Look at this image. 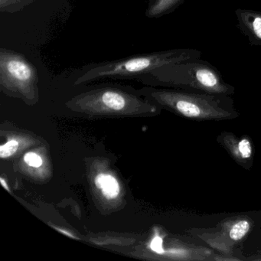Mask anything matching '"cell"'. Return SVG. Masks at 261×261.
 I'll return each mask as SVG.
<instances>
[{"mask_svg": "<svg viewBox=\"0 0 261 261\" xmlns=\"http://www.w3.org/2000/svg\"><path fill=\"white\" fill-rule=\"evenodd\" d=\"M142 79L185 91L227 96L235 92V88L224 81L221 72L201 58L164 65L143 76Z\"/></svg>", "mask_w": 261, "mask_h": 261, "instance_id": "obj_1", "label": "cell"}, {"mask_svg": "<svg viewBox=\"0 0 261 261\" xmlns=\"http://www.w3.org/2000/svg\"><path fill=\"white\" fill-rule=\"evenodd\" d=\"M150 95L177 114L195 120H221L239 116L230 96L185 90H151Z\"/></svg>", "mask_w": 261, "mask_h": 261, "instance_id": "obj_2", "label": "cell"}, {"mask_svg": "<svg viewBox=\"0 0 261 261\" xmlns=\"http://www.w3.org/2000/svg\"><path fill=\"white\" fill-rule=\"evenodd\" d=\"M201 56V51L198 49L178 48L103 62L85 70V72L76 80L75 85L105 77H143L164 65L187 59H200Z\"/></svg>", "mask_w": 261, "mask_h": 261, "instance_id": "obj_3", "label": "cell"}, {"mask_svg": "<svg viewBox=\"0 0 261 261\" xmlns=\"http://www.w3.org/2000/svg\"><path fill=\"white\" fill-rule=\"evenodd\" d=\"M39 76L36 67L21 53L0 48V84L8 92L34 95Z\"/></svg>", "mask_w": 261, "mask_h": 261, "instance_id": "obj_4", "label": "cell"}, {"mask_svg": "<svg viewBox=\"0 0 261 261\" xmlns=\"http://www.w3.org/2000/svg\"><path fill=\"white\" fill-rule=\"evenodd\" d=\"M217 140L238 164L246 169L251 167L253 147L248 137H238L232 133L223 132Z\"/></svg>", "mask_w": 261, "mask_h": 261, "instance_id": "obj_5", "label": "cell"}, {"mask_svg": "<svg viewBox=\"0 0 261 261\" xmlns=\"http://www.w3.org/2000/svg\"><path fill=\"white\" fill-rule=\"evenodd\" d=\"M82 101L100 103L106 109L120 111L125 109L128 103H132L133 99L129 94L122 92L118 89L107 88L87 94L82 99Z\"/></svg>", "mask_w": 261, "mask_h": 261, "instance_id": "obj_6", "label": "cell"}, {"mask_svg": "<svg viewBox=\"0 0 261 261\" xmlns=\"http://www.w3.org/2000/svg\"><path fill=\"white\" fill-rule=\"evenodd\" d=\"M238 27L249 44L261 46V12L238 9L235 11Z\"/></svg>", "mask_w": 261, "mask_h": 261, "instance_id": "obj_7", "label": "cell"}, {"mask_svg": "<svg viewBox=\"0 0 261 261\" xmlns=\"http://www.w3.org/2000/svg\"><path fill=\"white\" fill-rule=\"evenodd\" d=\"M251 228V223L246 218H237L232 220L230 224H224L221 231L214 233L212 241L207 242L213 243L214 241H218L224 240V241H230V243H237L241 241L250 231ZM210 243V244H212Z\"/></svg>", "mask_w": 261, "mask_h": 261, "instance_id": "obj_8", "label": "cell"}, {"mask_svg": "<svg viewBox=\"0 0 261 261\" xmlns=\"http://www.w3.org/2000/svg\"><path fill=\"white\" fill-rule=\"evenodd\" d=\"M186 0H150L146 16L149 18H160L172 13Z\"/></svg>", "mask_w": 261, "mask_h": 261, "instance_id": "obj_9", "label": "cell"}, {"mask_svg": "<svg viewBox=\"0 0 261 261\" xmlns=\"http://www.w3.org/2000/svg\"><path fill=\"white\" fill-rule=\"evenodd\" d=\"M94 182L97 189H100L102 191L103 196L107 199H114L120 193V186L117 182V180L112 175L103 173L99 174L96 177Z\"/></svg>", "mask_w": 261, "mask_h": 261, "instance_id": "obj_10", "label": "cell"}, {"mask_svg": "<svg viewBox=\"0 0 261 261\" xmlns=\"http://www.w3.org/2000/svg\"><path fill=\"white\" fill-rule=\"evenodd\" d=\"M36 0H0L1 13H15L23 10Z\"/></svg>", "mask_w": 261, "mask_h": 261, "instance_id": "obj_11", "label": "cell"}, {"mask_svg": "<svg viewBox=\"0 0 261 261\" xmlns=\"http://www.w3.org/2000/svg\"><path fill=\"white\" fill-rule=\"evenodd\" d=\"M19 149V143L15 140H10L5 144L0 146V157L2 159L8 158L16 153Z\"/></svg>", "mask_w": 261, "mask_h": 261, "instance_id": "obj_12", "label": "cell"}, {"mask_svg": "<svg viewBox=\"0 0 261 261\" xmlns=\"http://www.w3.org/2000/svg\"><path fill=\"white\" fill-rule=\"evenodd\" d=\"M24 161L29 166L34 168L40 167L43 163L42 158L34 152H28V153L25 154V156H24Z\"/></svg>", "mask_w": 261, "mask_h": 261, "instance_id": "obj_13", "label": "cell"}, {"mask_svg": "<svg viewBox=\"0 0 261 261\" xmlns=\"http://www.w3.org/2000/svg\"><path fill=\"white\" fill-rule=\"evenodd\" d=\"M163 238H160V236H155L151 242V250L159 254H165V250L163 249Z\"/></svg>", "mask_w": 261, "mask_h": 261, "instance_id": "obj_14", "label": "cell"}, {"mask_svg": "<svg viewBox=\"0 0 261 261\" xmlns=\"http://www.w3.org/2000/svg\"><path fill=\"white\" fill-rule=\"evenodd\" d=\"M0 181H1V184H2V186H4V189H5L6 190L10 191V189H9L8 185H7V181H6L5 180H4V178H0Z\"/></svg>", "mask_w": 261, "mask_h": 261, "instance_id": "obj_15", "label": "cell"}, {"mask_svg": "<svg viewBox=\"0 0 261 261\" xmlns=\"http://www.w3.org/2000/svg\"><path fill=\"white\" fill-rule=\"evenodd\" d=\"M58 230H59V231L62 232V233H65V234H66V235H68V236H69L70 238H74V237H73V235L71 234V233H70L69 232L65 231V230H62V229H58Z\"/></svg>", "mask_w": 261, "mask_h": 261, "instance_id": "obj_16", "label": "cell"}]
</instances>
